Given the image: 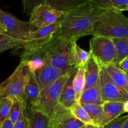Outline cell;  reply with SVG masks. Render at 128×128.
Instances as JSON below:
<instances>
[{"label":"cell","instance_id":"cell-1","mask_svg":"<svg viewBox=\"0 0 128 128\" xmlns=\"http://www.w3.org/2000/svg\"><path fill=\"white\" fill-rule=\"evenodd\" d=\"M104 12L89 2L70 10L61 19L57 34L71 42H76L79 39L89 36Z\"/></svg>","mask_w":128,"mask_h":128},{"label":"cell","instance_id":"cell-2","mask_svg":"<svg viewBox=\"0 0 128 128\" xmlns=\"http://www.w3.org/2000/svg\"><path fill=\"white\" fill-rule=\"evenodd\" d=\"M101 36L111 39L128 38V18L122 11H106L95 23L89 36Z\"/></svg>","mask_w":128,"mask_h":128},{"label":"cell","instance_id":"cell-3","mask_svg":"<svg viewBox=\"0 0 128 128\" xmlns=\"http://www.w3.org/2000/svg\"><path fill=\"white\" fill-rule=\"evenodd\" d=\"M72 43L56 33L40 48L48 63L60 69L64 74L74 68L70 65Z\"/></svg>","mask_w":128,"mask_h":128},{"label":"cell","instance_id":"cell-4","mask_svg":"<svg viewBox=\"0 0 128 128\" xmlns=\"http://www.w3.org/2000/svg\"><path fill=\"white\" fill-rule=\"evenodd\" d=\"M31 71L23 61H21L13 72L0 84V100L22 98Z\"/></svg>","mask_w":128,"mask_h":128},{"label":"cell","instance_id":"cell-5","mask_svg":"<svg viewBox=\"0 0 128 128\" xmlns=\"http://www.w3.org/2000/svg\"><path fill=\"white\" fill-rule=\"evenodd\" d=\"M70 77V71L59 78L40 94L36 103L31 108L40 110L46 114L49 118L55 108L60 104L59 100L63 88Z\"/></svg>","mask_w":128,"mask_h":128},{"label":"cell","instance_id":"cell-6","mask_svg":"<svg viewBox=\"0 0 128 128\" xmlns=\"http://www.w3.org/2000/svg\"><path fill=\"white\" fill-rule=\"evenodd\" d=\"M0 24L5 34L19 41H24L36 30L30 21H24L0 8Z\"/></svg>","mask_w":128,"mask_h":128},{"label":"cell","instance_id":"cell-7","mask_svg":"<svg viewBox=\"0 0 128 128\" xmlns=\"http://www.w3.org/2000/svg\"><path fill=\"white\" fill-rule=\"evenodd\" d=\"M91 57L101 68L113 63L116 48L113 40L101 36H93L90 41Z\"/></svg>","mask_w":128,"mask_h":128},{"label":"cell","instance_id":"cell-8","mask_svg":"<svg viewBox=\"0 0 128 128\" xmlns=\"http://www.w3.org/2000/svg\"><path fill=\"white\" fill-rule=\"evenodd\" d=\"M100 88L102 102H124L128 101V93L116 86L110 78L103 68L100 74Z\"/></svg>","mask_w":128,"mask_h":128},{"label":"cell","instance_id":"cell-9","mask_svg":"<svg viewBox=\"0 0 128 128\" xmlns=\"http://www.w3.org/2000/svg\"><path fill=\"white\" fill-rule=\"evenodd\" d=\"M60 24L61 20L51 24L37 28L26 40L21 41L20 48L35 49L41 47L57 33Z\"/></svg>","mask_w":128,"mask_h":128},{"label":"cell","instance_id":"cell-10","mask_svg":"<svg viewBox=\"0 0 128 128\" xmlns=\"http://www.w3.org/2000/svg\"><path fill=\"white\" fill-rule=\"evenodd\" d=\"M65 12L56 10L46 3L34 8L30 14V22L36 28L51 24L61 20Z\"/></svg>","mask_w":128,"mask_h":128},{"label":"cell","instance_id":"cell-11","mask_svg":"<svg viewBox=\"0 0 128 128\" xmlns=\"http://www.w3.org/2000/svg\"><path fill=\"white\" fill-rule=\"evenodd\" d=\"M32 73L41 92L64 74L60 69L48 63Z\"/></svg>","mask_w":128,"mask_h":128},{"label":"cell","instance_id":"cell-12","mask_svg":"<svg viewBox=\"0 0 128 128\" xmlns=\"http://www.w3.org/2000/svg\"><path fill=\"white\" fill-rule=\"evenodd\" d=\"M21 61L24 62L32 72L40 70L48 63L40 48L23 49L21 56Z\"/></svg>","mask_w":128,"mask_h":128},{"label":"cell","instance_id":"cell-13","mask_svg":"<svg viewBox=\"0 0 128 128\" xmlns=\"http://www.w3.org/2000/svg\"><path fill=\"white\" fill-rule=\"evenodd\" d=\"M124 102H104L103 114L100 121L96 124V128H101L115 119L120 118L125 113L123 109Z\"/></svg>","mask_w":128,"mask_h":128},{"label":"cell","instance_id":"cell-14","mask_svg":"<svg viewBox=\"0 0 128 128\" xmlns=\"http://www.w3.org/2000/svg\"><path fill=\"white\" fill-rule=\"evenodd\" d=\"M78 68L74 67L70 70V77L63 88L61 96L59 100V102L66 108L70 110L75 103V92L73 88V79Z\"/></svg>","mask_w":128,"mask_h":128},{"label":"cell","instance_id":"cell-15","mask_svg":"<svg viewBox=\"0 0 128 128\" xmlns=\"http://www.w3.org/2000/svg\"><path fill=\"white\" fill-rule=\"evenodd\" d=\"M24 113L28 121V128H49L50 118L42 111L26 108Z\"/></svg>","mask_w":128,"mask_h":128},{"label":"cell","instance_id":"cell-16","mask_svg":"<svg viewBox=\"0 0 128 128\" xmlns=\"http://www.w3.org/2000/svg\"><path fill=\"white\" fill-rule=\"evenodd\" d=\"M111 81L117 86L128 93V81L127 73L122 71L118 66L111 64L103 67Z\"/></svg>","mask_w":128,"mask_h":128},{"label":"cell","instance_id":"cell-17","mask_svg":"<svg viewBox=\"0 0 128 128\" xmlns=\"http://www.w3.org/2000/svg\"><path fill=\"white\" fill-rule=\"evenodd\" d=\"M41 92L35 80L33 73L31 71L30 78L25 87L23 94V100L26 108H31L37 101Z\"/></svg>","mask_w":128,"mask_h":128},{"label":"cell","instance_id":"cell-18","mask_svg":"<svg viewBox=\"0 0 128 128\" xmlns=\"http://www.w3.org/2000/svg\"><path fill=\"white\" fill-rule=\"evenodd\" d=\"M84 68L85 71L84 90H86L95 86L99 82L101 68L92 57Z\"/></svg>","mask_w":128,"mask_h":128},{"label":"cell","instance_id":"cell-19","mask_svg":"<svg viewBox=\"0 0 128 128\" xmlns=\"http://www.w3.org/2000/svg\"><path fill=\"white\" fill-rule=\"evenodd\" d=\"M91 58L90 51L82 50L76 42H72L70 54V65L72 67L84 68Z\"/></svg>","mask_w":128,"mask_h":128},{"label":"cell","instance_id":"cell-20","mask_svg":"<svg viewBox=\"0 0 128 128\" xmlns=\"http://www.w3.org/2000/svg\"><path fill=\"white\" fill-rule=\"evenodd\" d=\"M88 2L101 11H127L128 0H88Z\"/></svg>","mask_w":128,"mask_h":128},{"label":"cell","instance_id":"cell-21","mask_svg":"<svg viewBox=\"0 0 128 128\" xmlns=\"http://www.w3.org/2000/svg\"><path fill=\"white\" fill-rule=\"evenodd\" d=\"M80 104H102L103 102L101 97V88L100 82L95 86L84 90L80 98Z\"/></svg>","mask_w":128,"mask_h":128},{"label":"cell","instance_id":"cell-22","mask_svg":"<svg viewBox=\"0 0 128 128\" xmlns=\"http://www.w3.org/2000/svg\"><path fill=\"white\" fill-rule=\"evenodd\" d=\"M73 116L70 110L59 104L54 108L50 116L49 128H58L59 125L64 120Z\"/></svg>","mask_w":128,"mask_h":128},{"label":"cell","instance_id":"cell-23","mask_svg":"<svg viewBox=\"0 0 128 128\" xmlns=\"http://www.w3.org/2000/svg\"><path fill=\"white\" fill-rule=\"evenodd\" d=\"M88 2V0H46L44 3L60 11L66 12Z\"/></svg>","mask_w":128,"mask_h":128},{"label":"cell","instance_id":"cell-24","mask_svg":"<svg viewBox=\"0 0 128 128\" xmlns=\"http://www.w3.org/2000/svg\"><path fill=\"white\" fill-rule=\"evenodd\" d=\"M26 106L24 100L22 98L12 99V103L8 115V119L10 121L14 124L20 118L21 115L25 112Z\"/></svg>","mask_w":128,"mask_h":128},{"label":"cell","instance_id":"cell-25","mask_svg":"<svg viewBox=\"0 0 128 128\" xmlns=\"http://www.w3.org/2000/svg\"><path fill=\"white\" fill-rule=\"evenodd\" d=\"M85 86L84 68H78L73 79V88L75 92V99L79 102Z\"/></svg>","mask_w":128,"mask_h":128},{"label":"cell","instance_id":"cell-26","mask_svg":"<svg viewBox=\"0 0 128 128\" xmlns=\"http://www.w3.org/2000/svg\"><path fill=\"white\" fill-rule=\"evenodd\" d=\"M112 40L116 48V55L112 64L118 66V64L121 60L128 56V38Z\"/></svg>","mask_w":128,"mask_h":128},{"label":"cell","instance_id":"cell-27","mask_svg":"<svg viewBox=\"0 0 128 128\" xmlns=\"http://www.w3.org/2000/svg\"><path fill=\"white\" fill-rule=\"evenodd\" d=\"M87 112L89 117L92 121L95 128L96 124L101 118L103 114V106L102 104H81Z\"/></svg>","mask_w":128,"mask_h":128},{"label":"cell","instance_id":"cell-28","mask_svg":"<svg viewBox=\"0 0 128 128\" xmlns=\"http://www.w3.org/2000/svg\"><path fill=\"white\" fill-rule=\"evenodd\" d=\"M72 116L80 121L83 122L84 124H91L94 126L92 121L89 117L87 112L84 109L82 105L80 102L75 103L71 108L70 109Z\"/></svg>","mask_w":128,"mask_h":128},{"label":"cell","instance_id":"cell-29","mask_svg":"<svg viewBox=\"0 0 128 128\" xmlns=\"http://www.w3.org/2000/svg\"><path fill=\"white\" fill-rule=\"evenodd\" d=\"M12 103V99L4 98L0 100V125L8 119Z\"/></svg>","mask_w":128,"mask_h":128},{"label":"cell","instance_id":"cell-30","mask_svg":"<svg viewBox=\"0 0 128 128\" xmlns=\"http://www.w3.org/2000/svg\"><path fill=\"white\" fill-rule=\"evenodd\" d=\"M46 0H22L23 13L26 16L30 15L34 8L38 5L44 3Z\"/></svg>","mask_w":128,"mask_h":128},{"label":"cell","instance_id":"cell-31","mask_svg":"<svg viewBox=\"0 0 128 128\" xmlns=\"http://www.w3.org/2000/svg\"><path fill=\"white\" fill-rule=\"evenodd\" d=\"M84 124L74 116L62 121L58 128H80Z\"/></svg>","mask_w":128,"mask_h":128},{"label":"cell","instance_id":"cell-32","mask_svg":"<svg viewBox=\"0 0 128 128\" xmlns=\"http://www.w3.org/2000/svg\"><path fill=\"white\" fill-rule=\"evenodd\" d=\"M21 41L14 40H3L0 41V53L7 50L14 48H20Z\"/></svg>","mask_w":128,"mask_h":128},{"label":"cell","instance_id":"cell-33","mask_svg":"<svg viewBox=\"0 0 128 128\" xmlns=\"http://www.w3.org/2000/svg\"><path fill=\"white\" fill-rule=\"evenodd\" d=\"M128 118V115L118 118L101 128H121Z\"/></svg>","mask_w":128,"mask_h":128},{"label":"cell","instance_id":"cell-34","mask_svg":"<svg viewBox=\"0 0 128 128\" xmlns=\"http://www.w3.org/2000/svg\"><path fill=\"white\" fill-rule=\"evenodd\" d=\"M13 128H28V121L24 112L16 122L14 124Z\"/></svg>","mask_w":128,"mask_h":128},{"label":"cell","instance_id":"cell-35","mask_svg":"<svg viewBox=\"0 0 128 128\" xmlns=\"http://www.w3.org/2000/svg\"><path fill=\"white\" fill-rule=\"evenodd\" d=\"M118 66L126 73H128V56L121 60L118 64Z\"/></svg>","mask_w":128,"mask_h":128},{"label":"cell","instance_id":"cell-36","mask_svg":"<svg viewBox=\"0 0 128 128\" xmlns=\"http://www.w3.org/2000/svg\"><path fill=\"white\" fill-rule=\"evenodd\" d=\"M14 124L11 121L7 119L2 124L0 125V128H13Z\"/></svg>","mask_w":128,"mask_h":128},{"label":"cell","instance_id":"cell-37","mask_svg":"<svg viewBox=\"0 0 128 128\" xmlns=\"http://www.w3.org/2000/svg\"><path fill=\"white\" fill-rule=\"evenodd\" d=\"M3 40H14V41H16V40L11 38L10 37V36H7L6 34H0V41H3Z\"/></svg>","mask_w":128,"mask_h":128},{"label":"cell","instance_id":"cell-38","mask_svg":"<svg viewBox=\"0 0 128 128\" xmlns=\"http://www.w3.org/2000/svg\"><path fill=\"white\" fill-rule=\"evenodd\" d=\"M123 109H124V112H127V113H128V101L124 102Z\"/></svg>","mask_w":128,"mask_h":128},{"label":"cell","instance_id":"cell-39","mask_svg":"<svg viewBox=\"0 0 128 128\" xmlns=\"http://www.w3.org/2000/svg\"><path fill=\"white\" fill-rule=\"evenodd\" d=\"M80 128H95V127L91 124H84L83 126H81Z\"/></svg>","mask_w":128,"mask_h":128},{"label":"cell","instance_id":"cell-40","mask_svg":"<svg viewBox=\"0 0 128 128\" xmlns=\"http://www.w3.org/2000/svg\"><path fill=\"white\" fill-rule=\"evenodd\" d=\"M0 34H4V30H3V28H2V26H1V24H0Z\"/></svg>","mask_w":128,"mask_h":128},{"label":"cell","instance_id":"cell-41","mask_svg":"<svg viewBox=\"0 0 128 128\" xmlns=\"http://www.w3.org/2000/svg\"><path fill=\"white\" fill-rule=\"evenodd\" d=\"M127 77H128V73H127Z\"/></svg>","mask_w":128,"mask_h":128},{"label":"cell","instance_id":"cell-42","mask_svg":"<svg viewBox=\"0 0 128 128\" xmlns=\"http://www.w3.org/2000/svg\"><path fill=\"white\" fill-rule=\"evenodd\" d=\"M127 10H128V9H127Z\"/></svg>","mask_w":128,"mask_h":128},{"label":"cell","instance_id":"cell-43","mask_svg":"<svg viewBox=\"0 0 128 128\" xmlns=\"http://www.w3.org/2000/svg\"><path fill=\"white\" fill-rule=\"evenodd\" d=\"M127 11H128V10H127Z\"/></svg>","mask_w":128,"mask_h":128}]
</instances>
